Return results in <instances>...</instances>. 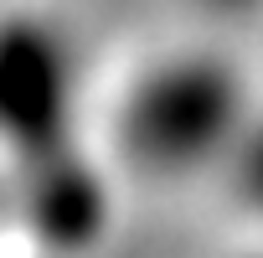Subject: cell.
Wrapping results in <instances>:
<instances>
[{"label":"cell","mask_w":263,"mask_h":258,"mask_svg":"<svg viewBox=\"0 0 263 258\" xmlns=\"http://www.w3.org/2000/svg\"><path fill=\"white\" fill-rule=\"evenodd\" d=\"M72 108V78L62 62V42L42 26H16V36L0 42V129L11 140L62 135V119Z\"/></svg>","instance_id":"cell-2"},{"label":"cell","mask_w":263,"mask_h":258,"mask_svg":"<svg viewBox=\"0 0 263 258\" xmlns=\"http://www.w3.org/2000/svg\"><path fill=\"white\" fill-rule=\"evenodd\" d=\"M248 93L222 57L176 52L145 67L124 93L119 135L124 150L150 176H191L242 140Z\"/></svg>","instance_id":"cell-1"},{"label":"cell","mask_w":263,"mask_h":258,"mask_svg":"<svg viewBox=\"0 0 263 258\" xmlns=\"http://www.w3.org/2000/svg\"><path fill=\"white\" fill-rule=\"evenodd\" d=\"M206 6H217V11H248V6H258V0H206Z\"/></svg>","instance_id":"cell-3"}]
</instances>
